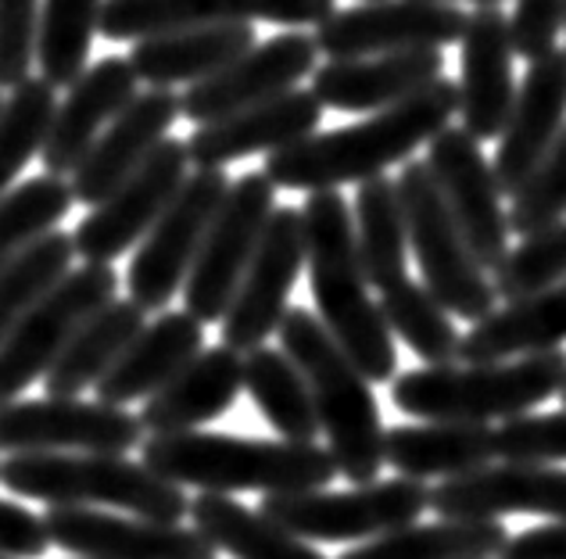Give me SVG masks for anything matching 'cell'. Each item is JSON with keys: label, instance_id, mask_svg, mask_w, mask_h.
I'll use <instances>...</instances> for the list:
<instances>
[{"label": "cell", "instance_id": "cell-1", "mask_svg": "<svg viewBox=\"0 0 566 559\" xmlns=\"http://www.w3.org/2000/svg\"><path fill=\"white\" fill-rule=\"evenodd\" d=\"M459 115V83L438 80L395 108L369 115L331 134H312L283 151L265 155V176L283 190H337L345 183L377 180L398 161H409L416 147L434 140Z\"/></svg>", "mask_w": 566, "mask_h": 559}, {"label": "cell", "instance_id": "cell-2", "mask_svg": "<svg viewBox=\"0 0 566 559\" xmlns=\"http://www.w3.org/2000/svg\"><path fill=\"white\" fill-rule=\"evenodd\" d=\"M302 230L319 323L369 384H391L398 373L395 334L384 323L380 302L369 294L348 201L337 190L308 194L302 204Z\"/></svg>", "mask_w": 566, "mask_h": 559}, {"label": "cell", "instance_id": "cell-3", "mask_svg": "<svg viewBox=\"0 0 566 559\" xmlns=\"http://www.w3.org/2000/svg\"><path fill=\"white\" fill-rule=\"evenodd\" d=\"M140 463L166 477L176 488H198L208 495H291L319 492L337 477V463L323 445H294V441H259L233 434H166L147 437Z\"/></svg>", "mask_w": 566, "mask_h": 559}, {"label": "cell", "instance_id": "cell-4", "mask_svg": "<svg viewBox=\"0 0 566 559\" xmlns=\"http://www.w3.org/2000/svg\"><path fill=\"white\" fill-rule=\"evenodd\" d=\"M276 334L280 351H287L312 391L319 426L331 437L337 474L355 488L374 484L384 470L387 431L369 380L355 370V362L337 348L319 316H312L308 308H287Z\"/></svg>", "mask_w": 566, "mask_h": 559}, {"label": "cell", "instance_id": "cell-5", "mask_svg": "<svg viewBox=\"0 0 566 559\" xmlns=\"http://www.w3.org/2000/svg\"><path fill=\"white\" fill-rule=\"evenodd\" d=\"M566 384V351L510 362L423 366L391 380V402L423 423H491L524 416Z\"/></svg>", "mask_w": 566, "mask_h": 559}, {"label": "cell", "instance_id": "cell-6", "mask_svg": "<svg viewBox=\"0 0 566 559\" xmlns=\"http://www.w3.org/2000/svg\"><path fill=\"white\" fill-rule=\"evenodd\" d=\"M0 484L11 495L48 506H115L129 517L155 524H180L190 517V498L166 477L126 455L94 452H29L0 463Z\"/></svg>", "mask_w": 566, "mask_h": 559}, {"label": "cell", "instance_id": "cell-7", "mask_svg": "<svg viewBox=\"0 0 566 559\" xmlns=\"http://www.w3.org/2000/svg\"><path fill=\"white\" fill-rule=\"evenodd\" d=\"M398 198L406 212L409 247L420 262L423 287L449 308L455 319L481 323L495 313V284L476 266L427 161H406L398 172Z\"/></svg>", "mask_w": 566, "mask_h": 559}, {"label": "cell", "instance_id": "cell-8", "mask_svg": "<svg viewBox=\"0 0 566 559\" xmlns=\"http://www.w3.org/2000/svg\"><path fill=\"white\" fill-rule=\"evenodd\" d=\"M430 509L423 481L391 477L352 492H291L262 495L259 513L302 541H374L412 527Z\"/></svg>", "mask_w": 566, "mask_h": 559}, {"label": "cell", "instance_id": "cell-9", "mask_svg": "<svg viewBox=\"0 0 566 559\" xmlns=\"http://www.w3.org/2000/svg\"><path fill=\"white\" fill-rule=\"evenodd\" d=\"M227 194V169H193L187 176L180 194L161 212V219L140 241L137 255L129 262V302H137L144 313H161L184 291Z\"/></svg>", "mask_w": 566, "mask_h": 559}, {"label": "cell", "instance_id": "cell-10", "mask_svg": "<svg viewBox=\"0 0 566 559\" xmlns=\"http://www.w3.org/2000/svg\"><path fill=\"white\" fill-rule=\"evenodd\" d=\"M115 298L118 273L112 266L86 262L72 270L0 345V405L19 402L29 384L48 377L83 323L94 319Z\"/></svg>", "mask_w": 566, "mask_h": 559}, {"label": "cell", "instance_id": "cell-11", "mask_svg": "<svg viewBox=\"0 0 566 559\" xmlns=\"http://www.w3.org/2000/svg\"><path fill=\"white\" fill-rule=\"evenodd\" d=\"M273 212L276 187L265 172H244L230 183V194L184 284V305L198 323H222Z\"/></svg>", "mask_w": 566, "mask_h": 559}, {"label": "cell", "instance_id": "cell-12", "mask_svg": "<svg viewBox=\"0 0 566 559\" xmlns=\"http://www.w3.org/2000/svg\"><path fill=\"white\" fill-rule=\"evenodd\" d=\"M427 169L434 176L444 204L455 219L459 233L484 273H495L510 247V212L502 209V187L495 169L484 158L463 126H449L427 144Z\"/></svg>", "mask_w": 566, "mask_h": 559}, {"label": "cell", "instance_id": "cell-13", "mask_svg": "<svg viewBox=\"0 0 566 559\" xmlns=\"http://www.w3.org/2000/svg\"><path fill=\"white\" fill-rule=\"evenodd\" d=\"M470 14L455 4L434 0H377L331 14L316 25L319 54L331 62H355V57H380L401 51H441L459 43L467 33Z\"/></svg>", "mask_w": 566, "mask_h": 559}, {"label": "cell", "instance_id": "cell-14", "mask_svg": "<svg viewBox=\"0 0 566 559\" xmlns=\"http://www.w3.org/2000/svg\"><path fill=\"white\" fill-rule=\"evenodd\" d=\"M187 169V140L166 137L155 147V155L76 226V233H72L76 255L97 262V266H112L118 255L140 244L161 219V212L172 204V198L180 194V187L190 176Z\"/></svg>", "mask_w": 566, "mask_h": 559}, {"label": "cell", "instance_id": "cell-15", "mask_svg": "<svg viewBox=\"0 0 566 559\" xmlns=\"http://www.w3.org/2000/svg\"><path fill=\"white\" fill-rule=\"evenodd\" d=\"M144 445L140 416L108 402L33 399L0 405V452H94L126 455Z\"/></svg>", "mask_w": 566, "mask_h": 559}, {"label": "cell", "instance_id": "cell-16", "mask_svg": "<svg viewBox=\"0 0 566 559\" xmlns=\"http://www.w3.org/2000/svg\"><path fill=\"white\" fill-rule=\"evenodd\" d=\"M305 270L302 209H276L265 226L259 252L222 316V345L233 351H255L270 341L287 316V298Z\"/></svg>", "mask_w": 566, "mask_h": 559}, {"label": "cell", "instance_id": "cell-17", "mask_svg": "<svg viewBox=\"0 0 566 559\" xmlns=\"http://www.w3.org/2000/svg\"><path fill=\"white\" fill-rule=\"evenodd\" d=\"M337 14V0H104L101 36L151 40L205 25H323Z\"/></svg>", "mask_w": 566, "mask_h": 559}, {"label": "cell", "instance_id": "cell-18", "mask_svg": "<svg viewBox=\"0 0 566 559\" xmlns=\"http://www.w3.org/2000/svg\"><path fill=\"white\" fill-rule=\"evenodd\" d=\"M316 57H319L316 40L302 33V29H291V33L255 43L244 57H237L233 65L216 72L212 80L187 86V94L180 97L184 119L208 126L227 119V115L291 94L297 91V83L319 68Z\"/></svg>", "mask_w": 566, "mask_h": 559}, {"label": "cell", "instance_id": "cell-19", "mask_svg": "<svg viewBox=\"0 0 566 559\" xmlns=\"http://www.w3.org/2000/svg\"><path fill=\"white\" fill-rule=\"evenodd\" d=\"M51 546L80 559H216L212 541L184 524H155L140 517L80 506H51L43 513Z\"/></svg>", "mask_w": 566, "mask_h": 559}, {"label": "cell", "instance_id": "cell-20", "mask_svg": "<svg viewBox=\"0 0 566 559\" xmlns=\"http://www.w3.org/2000/svg\"><path fill=\"white\" fill-rule=\"evenodd\" d=\"M137 72L129 57L108 54L94 62L65 91V101L54 108V119L43 140V172L65 180L80 169V161L91 155L97 137L137 101Z\"/></svg>", "mask_w": 566, "mask_h": 559}, {"label": "cell", "instance_id": "cell-21", "mask_svg": "<svg viewBox=\"0 0 566 559\" xmlns=\"http://www.w3.org/2000/svg\"><path fill=\"white\" fill-rule=\"evenodd\" d=\"M441 520H499L513 513L566 520V466L502 463L430 488Z\"/></svg>", "mask_w": 566, "mask_h": 559}, {"label": "cell", "instance_id": "cell-22", "mask_svg": "<svg viewBox=\"0 0 566 559\" xmlns=\"http://www.w3.org/2000/svg\"><path fill=\"white\" fill-rule=\"evenodd\" d=\"M566 129V51H548L531 62L524 83L516 86L513 115L499 137V155L491 161L502 194H516L553 151Z\"/></svg>", "mask_w": 566, "mask_h": 559}, {"label": "cell", "instance_id": "cell-23", "mask_svg": "<svg viewBox=\"0 0 566 559\" xmlns=\"http://www.w3.org/2000/svg\"><path fill=\"white\" fill-rule=\"evenodd\" d=\"M459 43H463V80H459L463 129L476 144L495 140L510 126L516 101L510 14L502 8H476Z\"/></svg>", "mask_w": 566, "mask_h": 559}, {"label": "cell", "instance_id": "cell-24", "mask_svg": "<svg viewBox=\"0 0 566 559\" xmlns=\"http://www.w3.org/2000/svg\"><path fill=\"white\" fill-rule=\"evenodd\" d=\"M180 115H184L180 94H172V91L137 94V101L104 129L97 144L91 147V155H86L80 161V169L69 176L72 198L97 209L112 190L123 187L129 176L155 155V147L166 140V134Z\"/></svg>", "mask_w": 566, "mask_h": 559}, {"label": "cell", "instance_id": "cell-25", "mask_svg": "<svg viewBox=\"0 0 566 559\" xmlns=\"http://www.w3.org/2000/svg\"><path fill=\"white\" fill-rule=\"evenodd\" d=\"M323 123V105L312 91H291L265 105L227 115L219 123L198 126L187 140L193 169H227L248 155H273L312 137Z\"/></svg>", "mask_w": 566, "mask_h": 559}, {"label": "cell", "instance_id": "cell-26", "mask_svg": "<svg viewBox=\"0 0 566 559\" xmlns=\"http://www.w3.org/2000/svg\"><path fill=\"white\" fill-rule=\"evenodd\" d=\"M444 72L441 51H401L355 62H326L312 72V94L334 112H384L427 91Z\"/></svg>", "mask_w": 566, "mask_h": 559}, {"label": "cell", "instance_id": "cell-27", "mask_svg": "<svg viewBox=\"0 0 566 559\" xmlns=\"http://www.w3.org/2000/svg\"><path fill=\"white\" fill-rule=\"evenodd\" d=\"M244 391V356L227 345L205 348L140 409V426L151 437L190 434L219 420Z\"/></svg>", "mask_w": 566, "mask_h": 559}, {"label": "cell", "instance_id": "cell-28", "mask_svg": "<svg viewBox=\"0 0 566 559\" xmlns=\"http://www.w3.org/2000/svg\"><path fill=\"white\" fill-rule=\"evenodd\" d=\"M205 351V323L184 313H161L155 323L137 334L115 370L94 388L97 402H108L126 409L129 402H147L155 391H161L184 366Z\"/></svg>", "mask_w": 566, "mask_h": 559}, {"label": "cell", "instance_id": "cell-29", "mask_svg": "<svg viewBox=\"0 0 566 559\" xmlns=\"http://www.w3.org/2000/svg\"><path fill=\"white\" fill-rule=\"evenodd\" d=\"M251 48H255V25H205L140 40L129 51V65L151 91H172L180 83L193 86L212 80Z\"/></svg>", "mask_w": 566, "mask_h": 559}, {"label": "cell", "instance_id": "cell-30", "mask_svg": "<svg viewBox=\"0 0 566 559\" xmlns=\"http://www.w3.org/2000/svg\"><path fill=\"white\" fill-rule=\"evenodd\" d=\"M566 341V280L553 284L531 298H520L505 308H495L488 319L459 345V359L470 366L481 362H510L524 356H542V351H556Z\"/></svg>", "mask_w": 566, "mask_h": 559}, {"label": "cell", "instance_id": "cell-31", "mask_svg": "<svg viewBox=\"0 0 566 559\" xmlns=\"http://www.w3.org/2000/svg\"><path fill=\"white\" fill-rule=\"evenodd\" d=\"M495 431L488 423H420L384 434V466L398 477H467L495 463Z\"/></svg>", "mask_w": 566, "mask_h": 559}, {"label": "cell", "instance_id": "cell-32", "mask_svg": "<svg viewBox=\"0 0 566 559\" xmlns=\"http://www.w3.org/2000/svg\"><path fill=\"white\" fill-rule=\"evenodd\" d=\"M144 327L147 313L137 302L115 298L112 305H104L94 319H86L76 330V337L51 366V373L43 377L48 399H80L86 388H97Z\"/></svg>", "mask_w": 566, "mask_h": 559}, {"label": "cell", "instance_id": "cell-33", "mask_svg": "<svg viewBox=\"0 0 566 559\" xmlns=\"http://www.w3.org/2000/svg\"><path fill=\"white\" fill-rule=\"evenodd\" d=\"M355 244H359V262L369 287L380 294L409 280V230L406 212H401L398 180L377 176V180L359 183L355 194Z\"/></svg>", "mask_w": 566, "mask_h": 559}, {"label": "cell", "instance_id": "cell-34", "mask_svg": "<svg viewBox=\"0 0 566 559\" xmlns=\"http://www.w3.org/2000/svg\"><path fill=\"white\" fill-rule=\"evenodd\" d=\"M190 524L212 541L216 552H230L233 559H326L308 541L294 538L230 495L201 492L190 503Z\"/></svg>", "mask_w": 566, "mask_h": 559}, {"label": "cell", "instance_id": "cell-35", "mask_svg": "<svg viewBox=\"0 0 566 559\" xmlns=\"http://www.w3.org/2000/svg\"><path fill=\"white\" fill-rule=\"evenodd\" d=\"M244 388L251 394V402L259 405V413L265 423L283 441L294 445H316V437L323 434L316 402L305 384L302 370L291 362L287 351L280 348H255L244 356Z\"/></svg>", "mask_w": 566, "mask_h": 559}, {"label": "cell", "instance_id": "cell-36", "mask_svg": "<svg viewBox=\"0 0 566 559\" xmlns=\"http://www.w3.org/2000/svg\"><path fill=\"white\" fill-rule=\"evenodd\" d=\"M505 541L510 531L499 520H438L363 541L337 559H491Z\"/></svg>", "mask_w": 566, "mask_h": 559}, {"label": "cell", "instance_id": "cell-37", "mask_svg": "<svg viewBox=\"0 0 566 559\" xmlns=\"http://www.w3.org/2000/svg\"><path fill=\"white\" fill-rule=\"evenodd\" d=\"M104 0H43L36 29V68L54 91H69L91 62L94 33H101Z\"/></svg>", "mask_w": 566, "mask_h": 559}, {"label": "cell", "instance_id": "cell-38", "mask_svg": "<svg viewBox=\"0 0 566 559\" xmlns=\"http://www.w3.org/2000/svg\"><path fill=\"white\" fill-rule=\"evenodd\" d=\"M380 313L391 334L401 337L427 366H455L463 337L455 330L452 313L423 284L406 280V284L384 291Z\"/></svg>", "mask_w": 566, "mask_h": 559}, {"label": "cell", "instance_id": "cell-39", "mask_svg": "<svg viewBox=\"0 0 566 559\" xmlns=\"http://www.w3.org/2000/svg\"><path fill=\"white\" fill-rule=\"evenodd\" d=\"M72 259H76V244L69 233L54 230L8 270H0V345L72 273Z\"/></svg>", "mask_w": 566, "mask_h": 559}, {"label": "cell", "instance_id": "cell-40", "mask_svg": "<svg viewBox=\"0 0 566 559\" xmlns=\"http://www.w3.org/2000/svg\"><path fill=\"white\" fill-rule=\"evenodd\" d=\"M76 204L72 183L57 176H33L0 201V270L25 255L36 241H43Z\"/></svg>", "mask_w": 566, "mask_h": 559}, {"label": "cell", "instance_id": "cell-41", "mask_svg": "<svg viewBox=\"0 0 566 559\" xmlns=\"http://www.w3.org/2000/svg\"><path fill=\"white\" fill-rule=\"evenodd\" d=\"M54 108V86L33 76L8 94L0 108V201L14 190L11 183L19 180V172L43 151Z\"/></svg>", "mask_w": 566, "mask_h": 559}, {"label": "cell", "instance_id": "cell-42", "mask_svg": "<svg viewBox=\"0 0 566 559\" xmlns=\"http://www.w3.org/2000/svg\"><path fill=\"white\" fill-rule=\"evenodd\" d=\"M563 280H566V219L513 247L495 270V276H491V284H495L499 298H505V305H513L553 284H563Z\"/></svg>", "mask_w": 566, "mask_h": 559}, {"label": "cell", "instance_id": "cell-43", "mask_svg": "<svg viewBox=\"0 0 566 559\" xmlns=\"http://www.w3.org/2000/svg\"><path fill=\"white\" fill-rule=\"evenodd\" d=\"M566 219V129L531 172V180L513 194L510 204V233L513 238H534Z\"/></svg>", "mask_w": 566, "mask_h": 559}, {"label": "cell", "instance_id": "cell-44", "mask_svg": "<svg viewBox=\"0 0 566 559\" xmlns=\"http://www.w3.org/2000/svg\"><path fill=\"white\" fill-rule=\"evenodd\" d=\"M495 452L505 463H566V409L505 420L495 431Z\"/></svg>", "mask_w": 566, "mask_h": 559}, {"label": "cell", "instance_id": "cell-45", "mask_svg": "<svg viewBox=\"0 0 566 559\" xmlns=\"http://www.w3.org/2000/svg\"><path fill=\"white\" fill-rule=\"evenodd\" d=\"M43 0H0V91H14L36 65Z\"/></svg>", "mask_w": 566, "mask_h": 559}, {"label": "cell", "instance_id": "cell-46", "mask_svg": "<svg viewBox=\"0 0 566 559\" xmlns=\"http://www.w3.org/2000/svg\"><path fill=\"white\" fill-rule=\"evenodd\" d=\"M566 25V0H516L510 14L513 51L527 62H538L556 51V36Z\"/></svg>", "mask_w": 566, "mask_h": 559}, {"label": "cell", "instance_id": "cell-47", "mask_svg": "<svg viewBox=\"0 0 566 559\" xmlns=\"http://www.w3.org/2000/svg\"><path fill=\"white\" fill-rule=\"evenodd\" d=\"M51 549L43 517H33L25 506L0 498V556L8 559H36Z\"/></svg>", "mask_w": 566, "mask_h": 559}, {"label": "cell", "instance_id": "cell-48", "mask_svg": "<svg viewBox=\"0 0 566 559\" xmlns=\"http://www.w3.org/2000/svg\"><path fill=\"white\" fill-rule=\"evenodd\" d=\"M499 559H566V520L531 527L505 541Z\"/></svg>", "mask_w": 566, "mask_h": 559}, {"label": "cell", "instance_id": "cell-49", "mask_svg": "<svg viewBox=\"0 0 566 559\" xmlns=\"http://www.w3.org/2000/svg\"><path fill=\"white\" fill-rule=\"evenodd\" d=\"M434 4H452V0H434ZM476 8H499L502 0H473Z\"/></svg>", "mask_w": 566, "mask_h": 559}, {"label": "cell", "instance_id": "cell-50", "mask_svg": "<svg viewBox=\"0 0 566 559\" xmlns=\"http://www.w3.org/2000/svg\"><path fill=\"white\" fill-rule=\"evenodd\" d=\"M559 399H563V405H566V384H563V391H559Z\"/></svg>", "mask_w": 566, "mask_h": 559}, {"label": "cell", "instance_id": "cell-51", "mask_svg": "<svg viewBox=\"0 0 566 559\" xmlns=\"http://www.w3.org/2000/svg\"><path fill=\"white\" fill-rule=\"evenodd\" d=\"M0 108H4V94H0Z\"/></svg>", "mask_w": 566, "mask_h": 559}, {"label": "cell", "instance_id": "cell-52", "mask_svg": "<svg viewBox=\"0 0 566 559\" xmlns=\"http://www.w3.org/2000/svg\"><path fill=\"white\" fill-rule=\"evenodd\" d=\"M366 4H377V0H366Z\"/></svg>", "mask_w": 566, "mask_h": 559}, {"label": "cell", "instance_id": "cell-53", "mask_svg": "<svg viewBox=\"0 0 566 559\" xmlns=\"http://www.w3.org/2000/svg\"><path fill=\"white\" fill-rule=\"evenodd\" d=\"M0 559H8V556H0Z\"/></svg>", "mask_w": 566, "mask_h": 559}]
</instances>
